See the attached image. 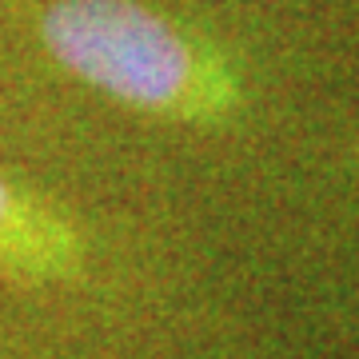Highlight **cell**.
Masks as SVG:
<instances>
[{
  "label": "cell",
  "mask_w": 359,
  "mask_h": 359,
  "mask_svg": "<svg viewBox=\"0 0 359 359\" xmlns=\"http://www.w3.org/2000/svg\"><path fill=\"white\" fill-rule=\"evenodd\" d=\"M44 44L72 76L132 108L192 116L219 100L200 88L188 40L136 0H60L44 16Z\"/></svg>",
  "instance_id": "6da1fadb"
},
{
  "label": "cell",
  "mask_w": 359,
  "mask_h": 359,
  "mask_svg": "<svg viewBox=\"0 0 359 359\" xmlns=\"http://www.w3.org/2000/svg\"><path fill=\"white\" fill-rule=\"evenodd\" d=\"M76 259L80 252L72 231L0 176V271L44 280L72 271Z\"/></svg>",
  "instance_id": "7a4b0ae2"
}]
</instances>
